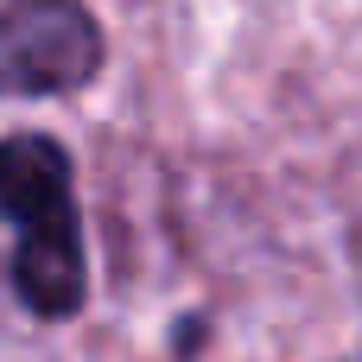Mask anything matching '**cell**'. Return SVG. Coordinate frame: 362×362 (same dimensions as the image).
<instances>
[{"label": "cell", "mask_w": 362, "mask_h": 362, "mask_svg": "<svg viewBox=\"0 0 362 362\" xmlns=\"http://www.w3.org/2000/svg\"><path fill=\"white\" fill-rule=\"evenodd\" d=\"M0 216L19 229L13 286L38 318H70L83 305V229L70 197V159L45 134L0 140Z\"/></svg>", "instance_id": "1"}, {"label": "cell", "mask_w": 362, "mask_h": 362, "mask_svg": "<svg viewBox=\"0 0 362 362\" xmlns=\"http://www.w3.org/2000/svg\"><path fill=\"white\" fill-rule=\"evenodd\" d=\"M102 32L76 0H13L0 13V89L70 95L95 76Z\"/></svg>", "instance_id": "2"}, {"label": "cell", "mask_w": 362, "mask_h": 362, "mask_svg": "<svg viewBox=\"0 0 362 362\" xmlns=\"http://www.w3.org/2000/svg\"><path fill=\"white\" fill-rule=\"evenodd\" d=\"M350 362H362V356H350Z\"/></svg>", "instance_id": "4"}, {"label": "cell", "mask_w": 362, "mask_h": 362, "mask_svg": "<svg viewBox=\"0 0 362 362\" xmlns=\"http://www.w3.org/2000/svg\"><path fill=\"white\" fill-rule=\"evenodd\" d=\"M344 223H350V261H356V280H362V159L350 172V197H344Z\"/></svg>", "instance_id": "3"}]
</instances>
